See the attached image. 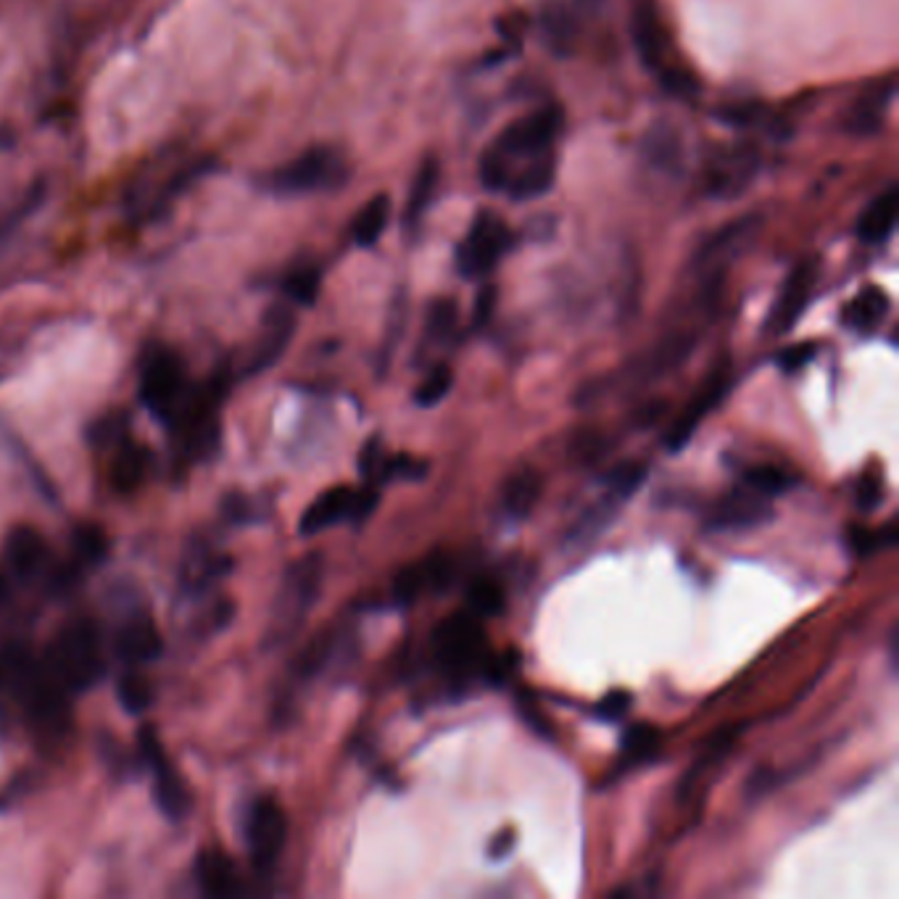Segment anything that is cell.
Segmentation results:
<instances>
[{"instance_id":"e0dca14e","label":"cell","mask_w":899,"mask_h":899,"mask_svg":"<svg viewBox=\"0 0 899 899\" xmlns=\"http://www.w3.org/2000/svg\"><path fill=\"white\" fill-rule=\"evenodd\" d=\"M767 520H773V507L765 496L752 491L750 485L731 491L720 498L707 515V528L710 530H746L757 528Z\"/></svg>"},{"instance_id":"f6af8a7d","label":"cell","mask_w":899,"mask_h":899,"mask_svg":"<svg viewBox=\"0 0 899 899\" xmlns=\"http://www.w3.org/2000/svg\"><path fill=\"white\" fill-rule=\"evenodd\" d=\"M816 353H818L816 344H797V346H791V349L780 351L778 367L784 372H797V370H802L807 362H812Z\"/></svg>"},{"instance_id":"8fae6325","label":"cell","mask_w":899,"mask_h":899,"mask_svg":"<svg viewBox=\"0 0 899 899\" xmlns=\"http://www.w3.org/2000/svg\"><path fill=\"white\" fill-rule=\"evenodd\" d=\"M288 842V816L274 797H256L246 816V844L254 868L272 873Z\"/></svg>"},{"instance_id":"1f68e13d","label":"cell","mask_w":899,"mask_h":899,"mask_svg":"<svg viewBox=\"0 0 899 899\" xmlns=\"http://www.w3.org/2000/svg\"><path fill=\"white\" fill-rule=\"evenodd\" d=\"M897 541H899V533H897L895 520L878 530L863 528V525H852V528L846 530V547H850V551L857 557V560H868V557L876 554V551L897 547Z\"/></svg>"},{"instance_id":"e575fe53","label":"cell","mask_w":899,"mask_h":899,"mask_svg":"<svg viewBox=\"0 0 899 899\" xmlns=\"http://www.w3.org/2000/svg\"><path fill=\"white\" fill-rule=\"evenodd\" d=\"M504 588L491 577H475L468 586V609L475 613L477 618H496L504 613Z\"/></svg>"},{"instance_id":"c3c4849f","label":"cell","mask_w":899,"mask_h":899,"mask_svg":"<svg viewBox=\"0 0 899 899\" xmlns=\"http://www.w3.org/2000/svg\"><path fill=\"white\" fill-rule=\"evenodd\" d=\"M225 515L233 522H251L256 517V512L251 509V498L246 496H227L225 502Z\"/></svg>"},{"instance_id":"4dcf8cb0","label":"cell","mask_w":899,"mask_h":899,"mask_svg":"<svg viewBox=\"0 0 899 899\" xmlns=\"http://www.w3.org/2000/svg\"><path fill=\"white\" fill-rule=\"evenodd\" d=\"M340 647H344V633H340V631L319 633L317 639H314L312 644L299 654V660H295V675H299V678H304V681L314 678V675H319L325 671L327 662L333 660V654H336Z\"/></svg>"},{"instance_id":"f35d334b","label":"cell","mask_w":899,"mask_h":899,"mask_svg":"<svg viewBox=\"0 0 899 899\" xmlns=\"http://www.w3.org/2000/svg\"><path fill=\"white\" fill-rule=\"evenodd\" d=\"M451 385H454V372H451L449 364H438L425 375L423 383L415 389V402L423 409H430V406L441 404L446 396H449Z\"/></svg>"},{"instance_id":"7c38bea8","label":"cell","mask_w":899,"mask_h":899,"mask_svg":"<svg viewBox=\"0 0 899 899\" xmlns=\"http://www.w3.org/2000/svg\"><path fill=\"white\" fill-rule=\"evenodd\" d=\"M141 757L148 765L150 776H154V799L164 818L175 820V823L186 818L190 807H193V797H190L188 784L177 773L172 760L164 752L154 728H143L141 731Z\"/></svg>"},{"instance_id":"52a82bcc","label":"cell","mask_w":899,"mask_h":899,"mask_svg":"<svg viewBox=\"0 0 899 899\" xmlns=\"http://www.w3.org/2000/svg\"><path fill=\"white\" fill-rule=\"evenodd\" d=\"M760 229H763V216L757 214H746L715 229L692 259V274L699 280V285L707 291H720L728 265L757 240Z\"/></svg>"},{"instance_id":"ee69618b","label":"cell","mask_w":899,"mask_h":899,"mask_svg":"<svg viewBox=\"0 0 899 899\" xmlns=\"http://www.w3.org/2000/svg\"><path fill=\"white\" fill-rule=\"evenodd\" d=\"M631 705H633V699L628 692H609L607 697L599 701L596 710H599L602 720H607V723H618V720L626 718L628 710H631Z\"/></svg>"},{"instance_id":"681fc988","label":"cell","mask_w":899,"mask_h":899,"mask_svg":"<svg viewBox=\"0 0 899 899\" xmlns=\"http://www.w3.org/2000/svg\"><path fill=\"white\" fill-rule=\"evenodd\" d=\"M512 850H515V833H512V831L496 833V836L491 839V844H488V857L491 859H504Z\"/></svg>"},{"instance_id":"ab89813d","label":"cell","mask_w":899,"mask_h":899,"mask_svg":"<svg viewBox=\"0 0 899 899\" xmlns=\"http://www.w3.org/2000/svg\"><path fill=\"white\" fill-rule=\"evenodd\" d=\"M430 464L425 459L398 454V457H383L380 464V483L385 481H423L428 475Z\"/></svg>"},{"instance_id":"2e32d148","label":"cell","mask_w":899,"mask_h":899,"mask_svg":"<svg viewBox=\"0 0 899 899\" xmlns=\"http://www.w3.org/2000/svg\"><path fill=\"white\" fill-rule=\"evenodd\" d=\"M295 333V314L288 310V306L274 304L269 306L265 317H261L259 336L254 340V349L248 353L246 362V375H261V372L269 370L278 359L285 353L288 346H291Z\"/></svg>"},{"instance_id":"d4e9b609","label":"cell","mask_w":899,"mask_h":899,"mask_svg":"<svg viewBox=\"0 0 899 899\" xmlns=\"http://www.w3.org/2000/svg\"><path fill=\"white\" fill-rule=\"evenodd\" d=\"M541 475L533 468H520L502 485V509L512 520H525L541 498Z\"/></svg>"},{"instance_id":"ffe728a7","label":"cell","mask_w":899,"mask_h":899,"mask_svg":"<svg viewBox=\"0 0 899 899\" xmlns=\"http://www.w3.org/2000/svg\"><path fill=\"white\" fill-rule=\"evenodd\" d=\"M150 470V451L143 443H137L133 436H124L114 443L109 464V481L116 494H135L146 483Z\"/></svg>"},{"instance_id":"3957f363","label":"cell","mask_w":899,"mask_h":899,"mask_svg":"<svg viewBox=\"0 0 899 899\" xmlns=\"http://www.w3.org/2000/svg\"><path fill=\"white\" fill-rule=\"evenodd\" d=\"M43 662L69 697L80 694L103 675L101 633L90 620H71L50 641Z\"/></svg>"},{"instance_id":"83f0119b","label":"cell","mask_w":899,"mask_h":899,"mask_svg":"<svg viewBox=\"0 0 899 899\" xmlns=\"http://www.w3.org/2000/svg\"><path fill=\"white\" fill-rule=\"evenodd\" d=\"M106 551H109L106 533H103L98 525L85 522L75 530V533H71V562L67 564V568L75 575H80L85 573V570L101 564L103 557H106Z\"/></svg>"},{"instance_id":"8992f818","label":"cell","mask_w":899,"mask_h":899,"mask_svg":"<svg viewBox=\"0 0 899 899\" xmlns=\"http://www.w3.org/2000/svg\"><path fill=\"white\" fill-rule=\"evenodd\" d=\"M323 575L325 562L323 554H306L295 560L291 568L282 575L278 599H274L272 609V633L278 639L291 636L295 628L304 622L306 615L312 613L314 602H317L319 591H323Z\"/></svg>"},{"instance_id":"836d02e7","label":"cell","mask_w":899,"mask_h":899,"mask_svg":"<svg viewBox=\"0 0 899 899\" xmlns=\"http://www.w3.org/2000/svg\"><path fill=\"white\" fill-rule=\"evenodd\" d=\"M319 285H323V269L314 265H301L291 269L282 280V293L299 306H312L319 295Z\"/></svg>"},{"instance_id":"74e56055","label":"cell","mask_w":899,"mask_h":899,"mask_svg":"<svg viewBox=\"0 0 899 899\" xmlns=\"http://www.w3.org/2000/svg\"><path fill=\"white\" fill-rule=\"evenodd\" d=\"M744 485H750L760 496L776 498L791 488L794 477L789 472L773 468V464H757V468H750L744 472Z\"/></svg>"},{"instance_id":"d6a6232c","label":"cell","mask_w":899,"mask_h":899,"mask_svg":"<svg viewBox=\"0 0 899 899\" xmlns=\"http://www.w3.org/2000/svg\"><path fill=\"white\" fill-rule=\"evenodd\" d=\"M541 30L547 37L549 48L557 54H568L575 41V16L573 11L564 9L562 3H549L541 14Z\"/></svg>"},{"instance_id":"7a4b0ae2","label":"cell","mask_w":899,"mask_h":899,"mask_svg":"<svg viewBox=\"0 0 899 899\" xmlns=\"http://www.w3.org/2000/svg\"><path fill=\"white\" fill-rule=\"evenodd\" d=\"M432 660L449 684L468 686L481 675L488 678V641H485L483 622L475 613L462 609V613L449 615L436 626L430 639Z\"/></svg>"},{"instance_id":"9a60e30c","label":"cell","mask_w":899,"mask_h":899,"mask_svg":"<svg viewBox=\"0 0 899 899\" xmlns=\"http://www.w3.org/2000/svg\"><path fill=\"white\" fill-rule=\"evenodd\" d=\"M728 389H731V364H728V359H723V362H720L710 372V378L701 383V389L697 391V396L692 398V404L681 412V417L675 419L673 428L667 430V438H665L667 449L671 451L684 449V446L694 438V432H697L701 419H705L715 409V406L723 402Z\"/></svg>"},{"instance_id":"4fadbf2b","label":"cell","mask_w":899,"mask_h":899,"mask_svg":"<svg viewBox=\"0 0 899 899\" xmlns=\"http://www.w3.org/2000/svg\"><path fill=\"white\" fill-rule=\"evenodd\" d=\"M3 557L9 573L22 583H50L58 564L54 562V551L48 547V538L32 525H16L9 530L3 541Z\"/></svg>"},{"instance_id":"7dc6e473","label":"cell","mask_w":899,"mask_h":899,"mask_svg":"<svg viewBox=\"0 0 899 899\" xmlns=\"http://www.w3.org/2000/svg\"><path fill=\"white\" fill-rule=\"evenodd\" d=\"M496 306V288L494 285H483L475 295V312H472V325L483 327L491 319Z\"/></svg>"},{"instance_id":"7bdbcfd3","label":"cell","mask_w":899,"mask_h":899,"mask_svg":"<svg viewBox=\"0 0 899 899\" xmlns=\"http://www.w3.org/2000/svg\"><path fill=\"white\" fill-rule=\"evenodd\" d=\"M41 199H43V190L37 188V190H30V193H24V199L16 203V206H11L9 212H0V240L3 238H9V233L11 229H16L19 225H22L24 222V216H27L32 209L37 206V203H41Z\"/></svg>"},{"instance_id":"ba28073f","label":"cell","mask_w":899,"mask_h":899,"mask_svg":"<svg viewBox=\"0 0 899 899\" xmlns=\"http://www.w3.org/2000/svg\"><path fill=\"white\" fill-rule=\"evenodd\" d=\"M512 229L507 222L496 212H477L475 220L464 235V240L457 246L454 265L464 280H481L496 269L502 256L512 248Z\"/></svg>"},{"instance_id":"b9f144b4","label":"cell","mask_w":899,"mask_h":899,"mask_svg":"<svg viewBox=\"0 0 899 899\" xmlns=\"http://www.w3.org/2000/svg\"><path fill=\"white\" fill-rule=\"evenodd\" d=\"M425 594V577L423 568L419 564H409L402 573L393 577V602L398 607H409L415 605L419 596Z\"/></svg>"},{"instance_id":"5bb4252c","label":"cell","mask_w":899,"mask_h":899,"mask_svg":"<svg viewBox=\"0 0 899 899\" xmlns=\"http://www.w3.org/2000/svg\"><path fill=\"white\" fill-rule=\"evenodd\" d=\"M818 285V259H802L797 267L786 274L784 285L776 295V304L771 306V314L765 319V336L780 338L799 323L807 304H810L812 291Z\"/></svg>"},{"instance_id":"d6986e66","label":"cell","mask_w":899,"mask_h":899,"mask_svg":"<svg viewBox=\"0 0 899 899\" xmlns=\"http://www.w3.org/2000/svg\"><path fill=\"white\" fill-rule=\"evenodd\" d=\"M641 161L652 175L681 177L686 167V143L678 127L671 122H658L647 130L641 141Z\"/></svg>"},{"instance_id":"d590c367","label":"cell","mask_w":899,"mask_h":899,"mask_svg":"<svg viewBox=\"0 0 899 899\" xmlns=\"http://www.w3.org/2000/svg\"><path fill=\"white\" fill-rule=\"evenodd\" d=\"M116 694H120L122 707L127 712H143L154 705V684L143 673L130 671L124 673L116 684Z\"/></svg>"},{"instance_id":"484cf974","label":"cell","mask_w":899,"mask_h":899,"mask_svg":"<svg viewBox=\"0 0 899 899\" xmlns=\"http://www.w3.org/2000/svg\"><path fill=\"white\" fill-rule=\"evenodd\" d=\"M438 177H441V167H438L436 156L423 159V164H419L415 172V180H412L409 199H406V209H404V222L409 229L417 227L419 222H423L425 212L430 209L432 195H436V188H438Z\"/></svg>"},{"instance_id":"30bf717a","label":"cell","mask_w":899,"mask_h":899,"mask_svg":"<svg viewBox=\"0 0 899 899\" xmlns=\"http://www.w3.org/2000/svg\"><path fill=\"white\" fill-rule=\"evenodd\" d=\"M378 509V491L372 485L367 488H351V485H336V488L319 494L301 515L299 533L317 536L336 528L340 522H364Z\"/></svg>"},{"instance_id":"603a6c76","label":"cell","mask_w":899,"mask_h":899,"mask_svg":"<svg viewBox=\"0 0 899 899\" xmlns=\"http://www.w3.org/2000/svg\"><path fill=\"white\" fill-rule=\"evenodd\" d=\"M195 881L206 897L227 899L240 895L238 868L222 850H203L195 857Z\"/></svg>"},{"instance_id":"bcb514c9","label":"cell","mask_w":899,"mask_h":899,"mask_svg":"<svg viewBox=\"0 0 899 899\" xmlns=\"http://www.w3.org/2000/svg\"><path fill=\"white\" fill-rule=\"evenodd\" d=\"M878 504H881V481H878V477H873V475L863 477V481H859V485H857V491H855V507L868 515V512L876 509Z\"/></svg>"},{"instance_id":"6da1fadb","label":"cell","mask_w":899,"mask_h":899,"mask_svg":"<svg viewBox=\"0 0 899 899\" xmlns=\"http://www.w3.org/2000/svg\"><path fill=\"white\" fill-rule=\"evenodd\" d=\"M560 106H541L507 124L477 164L481 182L512 201H533L554 186Z\"/></svg>"},{"instance_id":"9c48e42d","label":"cell","mask_w":899,"mask_h":899,"mask_svg":"<svg viewBox=\"0 0 899 899\" xmlns=\"http://www.w3.org/2000/svg\"><path fill=\"white\" fill-rule=\"evenodd\" d=\"M760 172V154L750 143H723L707 154L701 186L710 199H739Z\"/></svg>"},{"instance_id":"f546056e","label":"cell","mask_w":899,"mask_h":899,"mask_svg":"<svg viewBox=\"0 0 899 899\" xmlns=\"http://www.w3.org/2000/svg\"><path fill=\"white\" fill-rule=\"evenodd\" d=\"M622 498H618L615 494H607L599 498L596 504H591V507L583 512L581 520L575 522V528L570 530V541L575 543H588L591 538H596L602 533V530H607L609 525H613L615 517H618V512L622 507Z\"/></svg>"},{"instance_id":"5b68a950","label":"cell","mask_w":899,"mask_h":899,"mask_svg":"<svg viewBox=\"0 0 899 899\" xmlns=\"http://www.w3.org/2000/svg\"><path fill=\"white\" fill-rule=\"evenodd\" d=\"M193 380L188 378V367L175 349L154 346L146 351L141 364V398L167 428L186 404Z\"/></svg>"},{"instance_id":"60d3db41","label":"cell","mask_w":899,"mask_h":899,"mask_svg":"<svg viewBox=\"0 0 899 899\" xmlns=\"http://www.w3.org/2000/svg\"><path fill=\"white\" fill-rule=\"evenodd\" d=\"M644 477H647L644 464H639V462L618 464V468L607 475V491L622 498V502H628V498H631L636 491L641 488Z\"/></svg>"},{"instance_id":"ac0fdd59","label":"cell","mask_w":899,"mask_h":899,"mask_svg":"<svg viewBox=\"0 0 899 899\" xmlns=\"http://www.w3.org/2000/svg\"><path fill=\"white\" fill-rule=\"evenodd\" d=\"M895 80H886L881 85H873L865 93H859L844 109L842 120H839L842 133L852 137H873L881 133L886 116H889L891 101H895Z\"/></svg>"},{"instance_id":"f907efd6","label":"cell","mask_w":899,"mask_h":899,"mask_svg":"<svg viewBox=\"0 0 899 899\" xmlns=\"http://www.w3.org/2000/svg\"><path fill=\"white\" fill-rule=\"evenodd\" d=\"M5 596H9V586H5V577L0 575V607H3Z\"/></svg>"},{"instance_id":"44dd1931","label":"cell","mask_w":899,"mask_h":899,"mask_svg":"<svg viewBox=\"0 0 899 899\" xmlns=\"http://www.w3.org/2000/svg\"><path fill=\"white\" fill-rule=\"evenodd\" d=\"M116 654H120L122 662H127L130 667L146 665V662H154L161 654L164 639L159 633V628L154 626V620L148 618H133L127 620L116 633Z\"/></svg>"},{"instance_id":"277c9868","label":"cell","mask_w":899,"mask_h":899,"mask_svg":"<svg viewBox=\"0 0 899 899\" xmlns=\"http://www.w3.org/2000/svg\"><path fill=\"white\" fill-rule=\"evenodd\" d=\"M349 180V164L336 148L314 146L274 169L267 180V190L274 195H312L333 193Z\"/></svg>"},{"instance_id":"cb8c5ba5","label":"cell","mask_w":899,"mask_h":899,"mask_svg":"<svg viewBox=\"0 0 899 899\" xmlns=\"http://www.w3.org/2000/svg\"><path fill=\"white\" fill-rule=\"evenodd\" d=\"M891 304H889V295H886L881 288L876 285H868L863 288L855 299L850 301V304L844 306L842 312V323L844 327H850L852 333H859V336H870L873 330H878L881 323L886 319V314H889Z\"/></svg>"},{"instance_id":"f1b7e54d","label":"cell","mask_w":899,"mask_h":899,"mask_svg":"<svg viewBox=\"0 0 899 899\" xmlns=\"http://www.w3.org/2000/svg\"><path fill=\"white\" fill-rule=\"evenodd\" d=\"M389 220H391V199L385 193H380L359 209L357 220H353V225H351L353 243H357L359 248L375 246V243L380 240V235H383L385 227H389Z\"/></svg>"},{"instance_id":"4316f807","label":"cell","mask_w":899,"mask_h":899,"mask_svg":"<svg viewBox=\"0 0 899 899\" xmlns=\"http://www.w3.org/2000/svg\"><path fill=\"white\" fill-rule=\"evenodd\" d=\"M660 746H662V737L658 728L647 726V723H633L620 739L618 773L652 763V760L658 757Z\"/></svg>"},{"instance_id":"7402d4cb","label":"cell","mask_w":899,"mask_h":899,"mask_svg":"<svg viewBox=\"0 0 899 899\" xmlns=\"http://www.w3.org/2000/svg\"><path fill=\"white\" fill-rule=\"evenodd\" d=\"M899 220V190L897 186H889L884 193H878L868 206L859 214L855 235L857 240L868 243V246H878V243H886L895 233Z\"/></svg>"},{"instance_id":"8d00e7d4","label":"cell","mask_w":899,"mask_h":899,"mask_svg":"<svg viewBox=\"0 0 899 899\" xmlns=\"http://www.w3.org/2000/svg\"><path fill=\"white\" fill-rule=\"evenodd\" d=\"M457 304L449 299H438L432 301L428 310V323H425V338L428 344H446V340L454 338L457 330Z\"/></svg>"}]
</instances>
